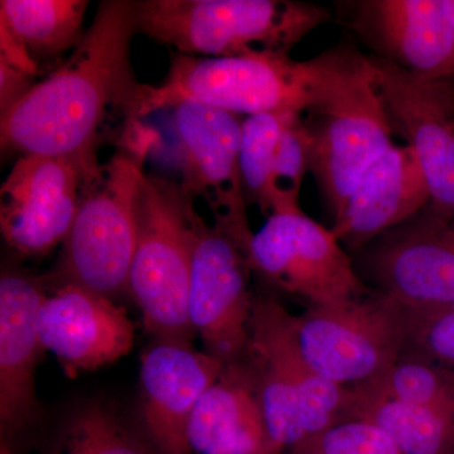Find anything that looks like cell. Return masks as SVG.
Instances as JSON below:
<instances>
[{
  "label": "cell",
  "instance_id": "1",
  "mask_svg": "<svg viewBox=\"0 0 454 454\" xmlns=\"http://www.w3.org/2000/svg\"><path fill=\"white\" fill-rule=\"evenodd\" d=\"M136 0H103L71 55L0 118L4 153L98 157L131 122L140 83L130 61Z\"/></svg>",
  "mask_w": 454,
  "mask_h": 454
},
{
  "label": "cell",
  "instance_id": "2",
  "mask_svg": "<svg viewBox=\"0 0 454 454\" xmlns=\"http://www.w3.org/2000/svg\"><path fill=\"white\" fill-rule=\"evenodd\" d=\"M303 64L310 172L336 221L366 169L395 145L394 133L369 53L342 42Z\"/></svg>",
  "mask_w": 454,
  "mask_h": 454
},
{
  "label": "cell",
  "instance_id": "3",
  "mask_svg": "<svg viewBox=\"0 0 454 454\" xmlns=\"http://www.w3.org/2000/svg\"><path fill=\"white\" fill-rule=\"evenodd\" d=\"M160 140L131 122L83 197L55 269L42 277L47 289L73 284L112 300L129 292L145 164Z\"/></svg>",
  "mask_w": 454,
  "mask_h": 454
},
{
  "label": "cell",
  "instance_id": "4",
  "mask_svg": "<svg viewBox=\"0 0 454 454\" xmlns=\"http://www.w3.org/2000/svg\"><path fill=\"white\" fill-rule=\"evenodd\" d=\"M137 32L182 55H289L330 20L327 9L293 0H138Z\"/></svg>",
  "mask_w": 454,
  "mask_h": 454
},
{
  "label": "cell",
  "instance_id": "5",
  "mask_svg": "<svg viewBox=\"0 0 454 454\" xmlns=\"http://www.w3.org/2000/svg\"><path fill=\"white\" fill-rule=\"evenodd\" d=\"M245 360L255 378L274 454L342 422L348 387L310 367L298 343L294 316L273 295L254 294Z\"/></svg>",
  "mask_w": 454,
  "mask_h": 454
},
{
  "label": "cell",
  "instance_id": "6",
  "mask_svg": "<svg viewBox=\"0 0 454 454\" xmlns=\"http://www.w3.org/2000/svg\"><path fill=\"white\" fill-rule=\"evenodd\" d=\"M196 200L181 184L143 179L129 293L154 340L191 345L196 336L188 310Z\"/></svg>",
  "mask_w": 454,
  "mask_h": 454
},
{
  "label": "cell",
  "instance_id": "7",
  "mask_svg": "<svg viewBox=\"0 0 454 454\" xmlns=\"http://www.w3.org/2000/svg\"><path fill=\"white\" fill-rule=\"evenodd\" d=\"M191 101L236 114L301 113L306 101L303 61L289 55L252 52L231 57L175 53L158 85L140 83L134 119Z\"/></svg>",
  "mask_w": 454,
  "mask_h": 454
},
{
  "label": "cell",
  "instance_id": "8",
  "mask_svg": "<svg viewBox=\"0 0 454 454\" xmlns=\"http://www.w3.org/2000/svg\"><path fill=\"white\" fill-rule=\"evenodd\" d=\"M294 325L307 363L343 387L380 378L404 349V309L375 289L357 300L310 306L294 316Z\"/></svg>",
  "mask_w": 454,
  "mask_h": 454
},
{
  "label": "cell",
  "instance_id": "9",
  "mask_svg": "<svg viewBox=\"0 0 454 454\" xmlns=\"http://www.w3.org/2000/svg\"><path fill=\"white\" fill-rule=\"evenodd\" d=\"M249 260L265 282L309 307L357 300L372 291L333 230L301 210L270 215L254 232Z\"/></svg>",
  "mask_w": 454,
  "mask_h": 454
},
{
  "label": "cell",
  "instance_id": "10",
  "mask_svg": "<svg viewBox=\"0 0 454 454\" xmlns=\"http://www.w3.org/2000/svg\"><path fill=\"white\" fill-rule=\"evenodd\" d=\"M101 167L98 157L18 158L0 188V230L8 247L42 258L64 244Z\"/></svg>",
  "mask_w": 454,
  "mask_h": 454
},
{
  "label": "cell",
  "instance_id": "11",
  "mask_svg": "<svg viewBox=\"0 0 454 454\" xmlns=\"http://www.w3.org/2000/svg\"><path fill=\"white\" fill-rule=\"evenodd\" d=\"M394 136L413 149L427 179L429 208L454 221V76L411 73L369 53Z\"/></svg>",
  "mask_w": 454,
  "mask_h": 454
},
{
  "label": "cell",
  "instance_id": "12",
  "mask_svg": "<svg viewBox=\"0 0 454 454\" xmlns=\"http://www.w3.org/2000/svg\"><path fill=\"white\" fill-rule=\"evenodd\" d=\"M247 253L197 212L188 310L206 354L225 366L243 363L254 294Z\"/></svg>",
  "mask_w": 454,
  "mask_h": 454
},
{
  "label": "cell",
  "instance_id": "13",
  "mask_svg": "<svg viewBox=\"0 0 454 454\" xmlns=\"http://www.w3.org/2000/svg\"><path fill=\"white\" fill-rule=\"evenodd\" d=\"M173 110L181 151L182 186L196 199L205 200L215 226L249 258L254 232L240 168L243 116L191 101Z\"/></svg>",
  "mask_w": 454,
  "mask_h": 454
},
{
  "label": "cell",
  "instance_id": "14",
  "mask_svg": "<svg viewBox=\"0 0 454 454\" xmlns=\"http://www.w3.org/2000/svg\"><path fill=\"white\" fill-rule=\"evenodd\" d=\"M447 225L428 206L358 254V274L402 306L454 307V239Z\"/></svg>",
  "mask_w": 454,
  "mask_h": 454
},
{
  "label": "cell",
  "instance_id": "15",
  "mask_svg": "<svg viewBox=\"0 0 454 454\" xmlns=\"http://www.w3.org/2000/svg\"><path fill=\"white\" fill-rule=\"evenodd\" d=\"M337 16L372 55L420 76H454V28L444 0H356Z\"/></svg>",
  "mask_w": 454,
  "mask_h": 454
},
{
  "label": "cell",
  "instance_id": "16",
  "mask_svg": "<svg viewBox=\"0 0 454 454\" xmlns=\"http://www.w3.org/2000/svg\"><path fill=\"white\" fill-rule=\"evenodd\" d=\"M223 364L190 343L154 340L142 357L140 415L158 454H193L188 424Z\"/></svg>",
  "mask_w": 454,
  "mask_h": 454
},
{
  "label": "cell",
  "instance_id": "17",
  "mask_svg": "<svg viewBox=\"0 0 454 454\" xmlns=\"http://www.w3.org/2000/svg\"><path fill=\"white\" fill-rule=\"evenodd\" d=\"M49 294L42 277L7 269L0 278V429L14 437L40 420L35 367L44 351L38 313Z\"/></svg>",
  "mask_w": 454,
  "mask_h": 454
},
{
  "label": "cell",
  "instance_id": "18",
  "mask_svg": "<svg viewBox=\"0 0 454 454\" xmlns=\"http://www.w3.org/2000/svg\"><path fill=\"white\" fill-rule=\"evenodd\" d=\"M38 333L44 351L52 352L74 375L115 363L134 343V325L124 307L73 284L46 295Z\"/></svg>",
  "mask_w": 454,
  "mask_h": 454
},
{
  "label": "cell",
  "instance_id": "19",
  "mask_svg": "<svg viewBox=\"0 0 454 454\" xmlns=\"http://www.w3.org/2000/svg\"><path fill=\"white\" fill-rule=\"evenodd\" d=\"M429 205L428 184L413 149L394 145L364 173L331 230L348 252L358 255Z\"/></svg>",
  "mask_w": 454,
  "mask_h": 454
},
{
  "label": "cell",
  "instance_id": "20",
  "mask_svg": "<svg viewBox=\"0 0 454 454\" xmlns=\"http://www.w3.org/2000/svg\"><path fill=\"white\" fill-rule=\"evenodd\" d=\"M188 441L193 453L274 454L247 360L223 367L200 397L188 424Z\"/></svg>",
  "mask_w": 454,
  "mask_h": 454
},
{
  "label": "cell",
  "instance_id": "21",
  "mask_svg": "<svg viewBox=\"0 0 454 454\" xmlns=\"http://www.w3.org/2000/svg\"><path fill=\"white\" fill-rule=\"evenodd\" d=\"M372 424L404 454H454V415L348 387L343 420Z\"/></svg>",
  "mask_w": 454,
  "mask_h": 454
},
{
  "label": "cell",
  "instance_id": "22",
  "mask_svg": "<svg viewBox=\"0 0 454 454\" xmlns=\"http://www.w3.org/2000/svg\"><path fill=\"white\" fill-rule=\"evenodd\" d=\"M89 4L85 0H2L0 25L41 66L76 49L85 35Z\"/></svg>",
  "mask_w": 454,
  "mask_h": 454
},
{
  "label": "cell",
  "instance_id": "23",
  "mask_svg": "<svg viewBox=\"0 0 454 454\" xmlns=\"http://www.w3.org/2000/svg\"><path fill=\"white\" fill-rule=\"evenodd\" d=\"M47 454H158L148 438L122 422L106 403L90 400L66 415Z\"/></svg>",
  "mask_w": 454,
  "mask_h": 454
},
{
  "label": "cell",
  "instance_id": "24",
  "mask_svg": "<svg viewBox=\"0 0 454 454\" xmlns=\"http://www.w3.org/2000/svg\"><path fill=\"white\" fill-rule=\"evenodd\" d=\"M357 387L454 415V372L422 358L402 355L380 378Z\"/></svg>",
  "mask_w": 454,
  "mask_h": 454
},
{
  "label": "cell",
  "instance_id": "25",
  "mask_svg": "<svg viewBox=\"0 0 454 454\" xmlns=\"http://www.w3.org/2000/svg\"><path fill=\"white\" fill-rule=\"evenodd\" d=\"M297 113V112H294ZM294 113H264L247 116L241 127L240 168L247 205H256L270 216L269 186L278 143L289 116Z\"/></svg>",
  "mask_w": 454,
  "mask_h": 454
},
{
  "label": "cell",
  "instance_id": "26",
  "mask_svg": "<svg viewBox=\"0 0 454 454\" xmlns=\"http://www.w3.org/2000/svg\"><path fill=\"white\" fill-rule=\"evenodd\" d=\"M312 146L301 113L292 114L284 125L271 170L270 215L301 210V184L312 167Z\"/></svg>",
  "mask_w": 454,
  "mask_h": 454
},
{
  "label": "cell",
  "instance_id": "27",
  "mask_svg": "<svg viewBox=\"0 0 454 454\" xmlns=\"http://www.w3.org/2000/svg\"><path fill=\"white\" fill-rule=\"evenodd\" d=\"M402 355L454 372V307H404Z\"/></svg>",
  "mask_w": 454,
  "mask_h": 454
},
{
  "label": "cell",
  "instance_id": "28",
  "mask_svg": "<svg viewBox=\"0 0 454 454\" xmlns=\"http://www.w3.org/2000/svg\"><path fill=\"white\" fill-rule=\"evenodd\" d=\"M291 454H404L380 429L363 420L349 419L313 435Z\"/></svg>",
  "mask_w": 454,
  "mask_h": 454
},
{
  "label": "cell",
  "instance_id": "29",
  "mask_svg": "<svg viewBox=\"0 0 454 454\" xmlns=\"http://www.w3.org/2000/svg\"><path fill=\"white\" fill-rule=\"evenodd\" d=\"M35 77L0 62V115L9 112L35 86Z\"/></svg>",
  "mask_w": 454,
  "mask_h": 454
},
{
  "label": "cell",
  "instance_id": "30",
  "mask_svg": "<svg viewBox=\"0 0 454 454\" xmlns=\"http://www.w3.org/2000/svg\"><path fill=\"white\" fill-rule=\"evenodd\" d=\"M0 62L17 68L31 77L40 74V66L32 59L26 47L2 25H0Z\"/></svg>",
  "mask_w": 454,
  "mask_h": 454
},
{
  "label": "cell",
  "instance_id": "31",
  "mask_svg": "<svg viewBox=\"0 0 454 454\" xmlns=\"http://www.w3.org/2000/svg\"><path fill=\"white\" fill-rule=\"evenodd\" d=\"M444 3H446L448 14H450V20H452V25L454 28V0H444Z\"/></svg>",
  "mask_w": 454,
  "mask_h": 454
},
{
  "label": "cell",
  "instance_id": "32",
  "mask_svg": "<svg viewBox=\"0 0 454 454\" xmlns=\"http://www.w3.org/2000/svg\"><path fill=\"white\" fill-rule=\"evenodd\" d=\"M0 454H14L12 452L11 448H9L8 444L5 442H3L2 447H0Z\"/></svg>",
  "mask_w": 454,
  "mask_h": 454
},
{
  "label": "cell",
  "instance_id": "33",
  "mask_svg": "<svg viewBox=\"0 0 454 454\" xmlns=\"http://www.w3.org/2000/svg\"><path fill=\"white\" fill-rule=\"evenodd\" d=\"M448 232H450V236L454 239V221L452 223H448L447 225Z\"/></svg>",
  "mask_w": 454,
  "mask_h": 454
},
{
  "label": "cell",
  "instance_id": "34",
  "mask_svg": "<svg viewBox=\"0 0 454 454\" xmlns=\"http://www.w3.org/2000/svg\"><path fill=\"white\" fill-rule=\"evenodd\" d=\"M277 454H279V453H277Z\"/></svg>",
  "mask_w": 454,
  "mask_h": 454
}]
</instances>
